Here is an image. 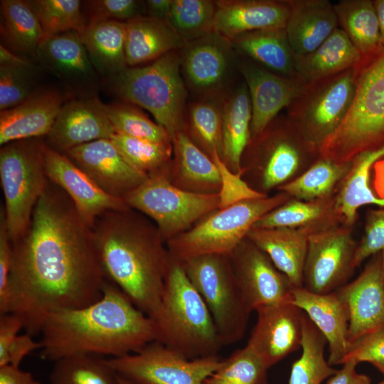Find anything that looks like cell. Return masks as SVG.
Listing matches in <instances>:
<instances>
[{"label": "cell", "instance_id": "cell-1", "mask_svg": "<svg viewBox=\"0 0 384 384\" xmlns=\"http://www.w3.org/2000/svg\"><path fill=\"white\" fill-rule=\"evenodd\" d=\"M106 280L92 229L49 181L27 230L12 242L11 313L27 334H38L48 314L99 300Z\"/></svg>", "mask_w": 384, "mask_h": 384}, {"label": "cell", "instance_id": "cell-2", "mask_svg": "<svg viewBox=\"0 0 384 384\" xmlns=\"http://www.w3.org/2000/svg\"><path fill=\"white\" fill-rule=\"evenodd\" d=\"M39 334L41 357L53 361L76 354L117 358L157 339L154 321L107 279L99 300L48 314Z\"/></svg>", "mask_w": 384, "mask_h": 384}, {"label": "cell", "instance_id": "cell-3", "mask_svg": "<svg viewBox=\"0 0 384 384\" xmlns=\"http://www.w3.org/2000/svg\"><path fill=\"white\" fill-rule=\"evenodd\" d=\"M91 229L106 279L152 319L171 260L157 228L130 208L105 213Z\"/></svg>", "mask_w": 384, "mask_h": 384}, {"label": "cell", "instance_id": "cell-4", "mask_svg": "<svg viewBox=\"0 0 384 384\" xmlns=\"http://www.w3.org/2000/svg\"><path fill=\"white\" fill-rule=\"evenodd\" d=\"M157 339L188 358L218 355L223 346L212 315L181 262L171 257L159 310Z\"/></svg>", "mask_w": 384, "mask_h": 384}, {"label": "cell", "instance_id": "cell-5", "mask_svg": "<svg viewBox=\"0 0 384 384\" xmlns=\"http://www.w3.org/2000/svg\"><path fill=\"white\" fill-rule=\"evenodd\" d=\"M102 88L122 101L140 106L155 118L173 140L186 130L187 88L181 70L180 50L136 67H127L102 80Z\"/></svg>", "mask_w": 384, "mask_h": 384}, {"label": "cell", "instance_id": "cell-6", "mask_svg": "<svg viewBox=\"0 0 384 384\" xmlns=\"http://www.w3.org/2000/svg\"><path fill=\"white\" fill-rule=\"evenodd\" d=\"M356 69L351 108L338 129L319 147L321 156L341 164L384 146V48L361 59Z\"/></svg>", "mask_w": 384, "mask_h": 384}, {"label": "cell", "instance_id": "cell-7", "mask_svg": "<svg viewBox=\"0 0 384 384\" xmlns=\"http://www.w3.org/2000/svg\"><path fill=\"white\" fill-rule=\"evenodd\" d=\"M45 149L44 138L17 140L1 146L3 207L11 242L27 230L49 181L45 169Z\"/></svg>", "mask_w": 384, "mask_h": 384}, {"label": "cell", "instance_id": "cell-8", "mask_svg": "<svg viewBox=\"0 0 384 384\" xmlns=\"http://www.w3.org/2000/svg\"><path fill=\"white\" fill-rule=\"evenodd\" d=\"M290 198L281 192L219 209L189 230L168 240L169 251L179 262L206 255H229L263 215Z\"/></svg>", "mask_w": 384, "mask_h": 384}, {"label": "cell", "instance_id": "cell-9", "mask_svg": "<svg viewBox=\"0 0 384 384\" xmlns=\"http://www.w3.org/2000/svg\"><path fill=\"white\" fill-rule=\"evenodd\" d=\"M180 262L206 304L223 346L238 342L252 311L240 292L229 256L206 255Z\"/></svg>", "mask_w": 384, "mask_h": 384}, {"label": "cell", "instance_id": "cell-10", "mask_svg": "<svg viewBox=\"0 0 384 384\" xmlns=\"http://www.w3.org/2000/svg\"><path fill=\"white\" fill-rule=\"evenodd\" d=\"M166 169L149 175L124 201L152 219L164 240H169L197 220L219 208L218 193L186 191L174 186Z\"/></svg>", "mask_w": 384, "mask_h": 384}, {"label": "cell", "instance_id": "cell-11", "mask_svg": "<svg viewBox=\"0 0 384 384\" xmlns=\"http://www.w3.org/2000/svg\"><path fill=\"white\" fill-rule=\"evenodd\" d=\"M356 69L306 85L286 108L287 117L310 143L320 146L341 126L352 105Z\"/></svg>", "mask_w": 384, "mask_h": 384}, {"label": "cell", "instance_id": "cell-12", "mask_svg": "<svg viewBox=\"0 0 384 384\" xmlns=\"http://www.w3.org/2000/svg\"><path fill=\"white\" fill-rule=\"evenodd\" d=\"M245 154L260 170L265 190L289 182L320 157L319 148L302 135L287 115H278L251 139Z\"/></svg>", "mask_w": 384, "mask_h": 384}, {"label": "cell", "instance_id": "cell-13", "mask_svg": "<svg viewBox=\"0 0 384 384\" xmlns=\"http://www.w3.org/2000/svg\"><path fill=\"white\" fill-rule=\"evenodd\" d=\"M221 361L218 355L188 358L156 341L135 353L107 358L119 375L139 384H203Z\"/></svg>", "mask_w": 384, "mask_h": 384}, {"label": "cell", "instance_id": "cell-14", "mask_svg": "<svg viewBox=\"0 0 384 384\" xmlns=\"http://www.w3.org/2000/svg\"><path fill=\"white\" fill-rule=\"evenodd\" d=\"M349 226L337 224L311 232L305 260L303 287L329 294L343 287L355 267L356 248Z\"/></svg>", "mask_w": 384, "mask_h": 384}, {"label": "cell", "instance_id": "cell-15", "mask_svg": "<svg viewBox=\"0 0 384 384\" xmlns=\"http://www.w3.org/2000/svg\"><path fill=\"white\" fill-rule=\"evenodd\" d=\"M36 63L54 75L71 98L98 96L102 89V79L77 31L45 38L37 50Z\"/></svg>", "mask_w": 384, "mask_h": 384}, {"label": "cell", "instance_id": "cell-16", "mask_svg": "<svg viewBox=\"0 0 384 384\" xmlns=\"http://www.w3.org/2000/svg\"><path fill=\"white\" fill-rule=\"evenodd\" d=\"M181 70L186 85L200 97L225 95L239 55L230 41L213 31L186 43L180 50Z\"/></svg>", "mask_w": 384, "mask_h": 384}, {"label": "cell", "instance_id": "cell-17", "mask_svg": "<svg viewBox=\"0 0 384 384\" xmlns=\"http://www.w3.org/2000/svg\"><path fill=\"white\" fill-rule=\"evenodd\" d=\"M228 256L240 292L252 311L292 301L294 287L267 255L249 240H243Z\"/></svg>", "mask_w": 384, "mask_h": 384}, {"label": "cell", "instance_id": "cell-18", "mask_svg": "<svg viewBox=\"0 0 384 384\" xmlns=\"http://www.w3.org/2000/svg\"><path fill=\"white\" fill-rule=\"evenodd\" d=\"M255 311L257 321L246 346L269 369L301 347L304 312L292 301Z\"/></svg>", "mask_w": 384, "mask_h": 384}, {"label": "cell", "instance_id": "cell-19", "mask_svg": "<svg viewBox=\"0 0 384 384\" xmlns=\"http://www.w3.org/2000/svg\"><path fill=\"white\" fill-rule=\"evenodd\" d=\"M64 154L105 193L123 200L149 177L127 160L111 139L82 144Z\"/></svg>", "mask_w": 384, "mask_h": 384}, {"label": "cell", "instance_id": "cell-20", "mask_svg": "<svg viewBox=\"0 0 384 384\" xmlns=\"http://www.w3.org/2000/svg\"><path fill=\"white\" fill-rule=\"evenodd\" d=\"M45 169L48 180L66 193L82 220L90 228L105 213L130 208L124 200L101 189L65 154L46 144Z\"/></svg>", "mask_w": 384, "mask_h": 384}, {"label": "cell", "instance_id": "cell-21", "mask_svg": "<svg viewBox=\"0 0 384 384\" xmlns=\"http://www.w3.org/2000/svg\"><path fill=\"white\" fill-rule=\"evenodd\" d=\"M239 55L238 72L245 82L252 107L251 139L259 136L304 87L297 80L274 73Z\"/></svg>", "mask_w": 384, "mask_h": 384}, {"label": "cell", "instance_id": "cell-22", "mask_svg": "<svg viewBox=\"0 0 384 384\" xmlns=\"http://www.w3.org/2000/svg\"><path fill=\"white\" fill-rule=\"evenodd\" d=\"M114 134L106 104L98 96L78 97L63 104L44 140L48 147L64 154L82 144L111 139Z\"/></svg>", "mask_w": 384, "mask_h": 384}, {"label": "cell", "instance_id": "cell-23", "mask_svg": "<svg viewBox=\"0 0 384 384\" xmlns=\"http://www.w3.org/2000/svg\"><path fill=\"white\" fill-rule=\"evenodd\" d=\"M336 292L348 311L351 343L384 327V272L380 255L357 278Z\"/></svg>", "mask_w": 384, "mask_h": 384}, {"label": "cell", "instance_id": "cell-24", "mask_svg": "<svg viewBox=\"0 0 384 384\" xmlns=\"http://www.w3.org/2000/svg\"><path fill=\"white\" fill-rule=\"evenodd\" d=\"M70 98L60 85H45L18 105L1 111V146L17 140L45 138Z\"/></svg>", "mask_w": 384, "mask_h": 384}, {"label": "cell", "instance_id": "cell-25", "mask_svg": "<svg viewBox=\"0 0 384 384\" xmlns=\"http://www.w3.org/2000/svg\"><path fill=\"white\" fill-rule=\"evenodd\" d=\"M292 302L306 314L326 338L329 364L343 365L351 348L348 314L337 292L321 294L304 287H294Z\"/></svg>", "mask_w": 384, "mask_h": 384}, {"label": "cell", "instance_id": "cell-26", "mask_svg": "<svg viewBox=\"0 0 384 384\" xmlns=\"http://www.w3.org/2000/svg\"><path fill=\"white\" fill-rule=\"evenodd\" d=\"M214 31L228 41L249 31L285 28L289 0L215 1Z\"/></svg>", "mask_w": 384, "mask_h": 384}, {"label": "cell", "instance_id": "cell-27", "mask_svg": "<svg viewBox=\"0 0 384 384\" xmlns=\"http://www.w3.org/2000/svg\"><path fill=\"white\" fill-rule=\"evenodd\" d=\"M290 11L285 26L296 55L316 49L337 28L334 5L328 0H289Z\"/></svg>", "mask_w": 384, "mask_h": 384}, {"label": "cell", "instance_id": "cell-28", "mask_svg": "<svg viewBox=\"0 0 384 384\" xmlns=\"http://www.w3.org/2000/svg\"><path fill=\"white\" fill-rule=\"evenodd\" d=\"M309 234L302 229L252 228L247 238L267 255L294 287H303Z\"/></svg>", "mask_w": 384, "mask_h": 384}, {"label": "cell", "instance_id": "cell-29", "mask_svg": "<svg viewBox=\"0 0 384 384\" xmlns=\"http://www.w3.org/2000/svg\"><path fill=\"white\" fill-rule=\"evenodd\" d=\"M361 61V54L338 27L312 52L296 55L295 79L309 85L356 68Z\"/></svg>", "mask_w": 384, "mask_h": 384}, {"label": "cell", "instance_id": "cell-30", "mask_svg": "<svg viewBox=\"0 0 384 384\" xmlns=\"http://www.w3.org/2000/svg\"><path fill=\"white\" fill-rule=\"evenodd\" d=\"M125 26L128 67L147 64L168 53L181 50L186 44L167 22L147 15L128 21Z\"/></svg>", "mask_w": 384, "mask_h": 384}, {"label": "cell", "instance_id": "cell-31", "mask_svg": "<svg viewBox=\"0 0 384 384\" xmlns=\"http://www.w3.org/2000/svg\"><path fill=\"white\" fill-rule=\"evenodd\" d=\"M235 51L278 75L295 79L294 54L284 28L259 29L230 41Z\"/></svg>", "mask_w": 384, "mask_h": 384}, {"label": "cell", "instance_id": "cell-32", "mask_svg": "<svg viewBox=\"0 0 384 384\" xmlns=\"http://www.w3.org/2000/svg\"><path fill=\"white\" fill-rule=\"evenodd\" d=\"M252 107L247 85L241 82L223 102L222 160L234 173H242L243 154L251 140Z\"/></svg>", "mask_w": 384, "mask_h": 384}, {"label": "cell", "instance_id": "cell-33", "mask_svg": "<svg viewBox=\"0 0 384 384\" xmlns=\"http://www.w3.org/2000/svg\"><path fill=\"white\" fill-rule=\"evenodd\" d=\"M383 156L384 146L363 152L352 159L334 196L336 210L343 225L351 227L363 206L374 204L384 208V198L374 194L370 186L371 168Z\"/></svg>", "mask_w": 384, "mask_h": 384}, {"label": "cell", "instance_id": "cell-34", "mask_svg": "<svg viewBox=\"0 0 384 384\" xmlns=\"http://www.w3.org/2000/svg\"><path fill=\"white\" fill-rule=\"evenodd\" d=\"M0 44L33 63L45 38L40 22L27 0L0 1Z\"/></svg>", "mask_w": 384, "mask_h": 384}, {"label": "cell", "instance_id": "cell-35", "mask_svg": "<svg viewBox=\"0 0 384 384\" xmlns=\"http://www.w3.org/2000/svg\"><path fill=\"white\" fill-rule=\"evenodd\" d=\"M80 35L102 80L128 67L125 23L106 21L90 23Z\"/></svg>", "mask_w": 384, "mask_h": 384}, {"label": "cell", "instance_id": "cell-36", "mask_svg": "<svg viewBox=\"0 0 384 384\" xmlns=\"http://www.w3.org/2000/svg\"><path fill=\"white\" fill-rule=\"evenodd\" d=\"M338 220L341 222L335 208L334 196L312 201L291 198L263 215L253 228L302 229L310 233L337 224Z\"/></svg>", "mask_w": 384, "mask_h": 384}, {"label": "cell", "instance_id": "cell-37", "mask_svg": "<svg viewBox=\"0 0 384 384\" xmlns=\"http://www.w3.org/2000/svg\"><path fill=\"white\" fill-rule=\"evenodd\" d=\"M338 27L361 55L370 58L383 48L377 13L370 0H341L334 4Z\"/></svg>", "mask_w": 384, "mask_h": 384}, {"label": "cell", "instance_id": "cell-38", "mask_svg": "<svg viewBox=\"0 0 384 384\" xmlns=\"http://www.w3.org/2000/svg\"><path fill=\"white\" fill-rule=\"evenodd\" d=\"M351 161L338 163L330 159L321 156L299 176L279 187L291 198L312 201L333 196L337 186H339L348 173Z\"/></svg>", "mask_w": 384, "mask_h": 384}, {"label": "cell", "instance_id": "cell-39", "mask_svg": "<svg viewBox=\"0 0 384 384\" xmlns=\"http://www.w3.org/2000/svg\"><path fill=\"white\" fill-rule=\"evenodd\" d=\"M225 95L200 97L191 102L188 107L187 134L210 157L214 154L222 157V114Z\"/></svg>", "mask_w": 384, "mask_h": 384}, {"label": "cell", "instance_id": "cell-40", "mask_svg": "<svg viewBox=\"0 0 384 384\" xmlns=\"http://www.w3.org/2000/svg\"><path fill=\"white\" fill-rule=\"evenodd\" d=\"M326 344L324 336L304 313L302 355L292 366L289 384H321L336 373L325 358Z\"/></svg>", "mask_w": 384, "mask_h": 384}, {"label": "cell", "instance_id": "cell-41", "mask_svg": "<svg viewBox=\"0 0 384 384\" xmlns=\"http://www.w3.org/2000/svg\"><path fill=\"white\" fill-rule=\"evenodd\" d=\"M54 362L50 384H119V375L107 358L76 354Z\"/></svg>", "mask_w": 384, "mask_h": 384}, {"label": "cell", "instance_id": "cell-42", "mask_svg": "<svg viewBox=\"0 0 384 384\" xmlns=\"http://www.w3.org/2000/svg\"><path fill=\"white\" fill-rule=\"evenodd\" d=\"M181 177L188 183L203 189L219 188L220 176L213 159L198 146L186 130L172 140Z\"/></svg>", "mask_w": 384, "mask_h": 384}, {"label": "cell", "instance_id": "cell-43", "mask_svg": "<svg viewBox=\"0 0 384 384\" xmlns=\"http://www.w3.org/2000/svg\"><path fill=\"white\" fill-rule=\"evenodd\" d=\"M215 1L172 0L167 23L186 43L214 31Z\"/></svg>", "mask_w": 384, "mask_h": 384}, {"label": "cell", "instance_id": "cell-44", "mask_svg": "<svg viewBox=\"0 0 384 384\" xmlns=\"http://www.w3.org/2000/svg\"><path fill=\"white\" fill-rule=\"evenodd\" d=\"M45 38L66 31L81 33L87 26L80 0H27Z\"/></svg>", "mask_w": 384, "mask_h": 384}, {"label": "cell", "instance_id": "cell-45", "mask_svg": "<svg viewBox=\"0 0 384 384\" xmlns=\"http://www.w3.org/2000/svg\"><path fill=\"white\" fill-rule=\"evenodd\" d=\"M108 118L115 133L159 143H172L167 131L143 112L124 101L106 104Z\"/></svg>", "mask_w": 384, "mask_h": 384}, {"label": "cell", "instance_id": "cell-46", "mask_svg": "<svg viewBox=\"0 0 384 384\" xmlns=\"http://www.w3.org/2000/svg\"><path fill=\"white\" fill-rule=\"evenodd\" d=\"M43 71L36 63L0 66V110L16 107L43 85Z\"/></svg>", "mask_w": 384, "mask_h": 384}, {"label": "cell", "instance_id": "cell-47", "mask_svg": "<svg viewBox=\"0 0 384 384\" xmlns=\"http://www.w3.org/2000/svg\"><path fill=\"white\" fill-rule=\"evenodd\" d=\"M267 368L247 346L225 359L203 384H267Z\"/></svg>", "mask_w": 384, "mask_h": 384}, {"label": "cell", "instance_id": "cell-48", "mask_svg": "<svg viewBox=\"0 0 384 384\" xmlns=\"http://www.w3.org/2000/svg\"><path fill=\"white\" fill-rule=\"evenodd\" d=\"M111 140L127 160L148 176L166 168L171 143H159L115 133Z\"/></svg>", "mask_w": 384, "mask_h": 384}, {"label": "cell", "instance_id": "cell-49", "mask_svg": "<svg viewBox=\"0 0 384 384\" xmlns=\"http://www.w3.org/2000/svg\"><path fill=\"white\" fill-rule=\"evenodd\" d=\"M82 9L87 26L90 23L106 21L126 23L137 16L146 15L145 1H82Z\"/></svg>", "mask_w": 384, "mask_h": 384}, {"label": "cell", "instance_id": "cell-50", "mask_svg": "<svg viewBox=\"0 0 384 384\" xmlns=\"http://www.w3.org/2000/svg\"><path fill=\"white\" fill-rule=\"evenodd\" d=\"M210 158L216 164L220 176V186L218 192L220 200L219 209L243 201L267 196L265 193L248 186L242 179L240 174L242 173L233 172L218 154H214Z\"/></svg>", "mask_w": 384, "mask_h": 384}, {"label": "cell", "instance_id": "cell-51", "mask_svg": "<svg viewBox=\"0 0 384 384\" xmlns=\"http://www.w3.org/2000/svg\"><path fill=\"white\" fill-rule=\"evenodd\" d=\"M384 250V208L370 211L367 216L364 234L356 245L353 266L357 267L369 256Z\"/></svg>", "mask_w": 384, "mask_h": 384}, {"label": "cell", "instance_id": "cell-52", "mask_svg": "<svg viewBox=\"0 0 384 384\" xmlns=\"http://www.w3.org/2000/svg\"><path fill=\"white\" fill-rule=\"evenodd\" d=\"M12 242L9 238L4 209L0 208V314L11 313L10 275Z\"/></svg>", "mask_w": 384, "mask_h": 384}, {"label": "cell", "instance_id": "cell-53", "mask_svg": "<svg viewBox=\"0 0 384 384\" xmlns=\"http://www.w3.org/2000/svg\"><path fill=\"white\" fill-rule=\"evenodd\" d=\"M347 361H354L357 364L384 361V327L352 342L343 363Z\"/></svg>", "mask_w": 384, "mask_h": 384}, {"label": "cell", "instance_id": "cell-54", "mask_svg": "<svg viewBox=\"0 0 384 384\" xmlns=\"http://www.w3.org/2000/svg\"><path fill=\"white\" fill-rule=\"evenodd\" d=\"M23 328L20 317L14 313L0 316V366L6 364V353L9 346L18 331Z\"/></svg>", "mask_w": 384, "mask_h": 384}, {"label": "cell", "instance_id": "cell-55", "mask_svg": "<svg viewBox=\"0 0 384 384\" xmlns=\"http://www.w3.org/2000/svg\"><path fill=\"white\" fill-rule=\"evenodd\" d=\"M33 336L26 334H18L10 343L6 353V364L20 367L25 356L36 349L41 348L40 341H35Z\"/></svg>", "mask_w": 384, "mask_h": 384}, {"label": "cell", "instance_id": "cell-56", "mask_svg": "<svg viewBox=\"0 0 384 384\" xmlns=\"http://www.w3.org/2000/svg\"><path fill=\"white\" fill-rule=\"evenodd\" d=\"M358 364L354 361H347L340 370L331 376L327 384H371L370 378L356 370Z\"/></svg>", "mask_w": 384, "mask_h": 384}, {"label": "cell", "instance_id": "cell-57", "mask_svg": "<svg viewBox=\"0 0 384 384\" xmlns=\"http://www.w3.org/2000/svg\"><path fill=\"white\" fill-rule=\"evenodd\" d=\"M0 384H40L31 373L11 364L0 366Z\"/></svg>", "mask_w": 384, "mask_h": 384}, {"label": "cell", "instance_id": "cell-58", "mask_svg": "<svg viewBox=\"0 0 384 384\" xmlns=\"http://www.w3.org/2000/svg\"><path fill=\"white\" fill-rule=\"evenodd\" d=\"M172 0L145 1L146 15L160 21H167Z\"/></svg>", "mask_w": 384, "mask_h": 384}, {"label": "cell", "instance_id": "cell-59", "mask_svg": "<svg viewBox=\"0 0 384 384\" xmlns=\"http://www.w3.org/2000/svg\"><path fill=\"white\" fill-rule=\"evenodd\" d=\"M29 61L30 60L15 54L0 44V66L21 65Z\"/></svg>", "mask_w": 384, "mask_h": 384}, {"label": "cell", "instance_id": "cell-60", "mask_svg": "<svg viewBox=\"0 0 384 384\" xmlns=\"http://www.w3.org/2000/svg\"><path fill=\"white\" fill-rule=\"evenodd\" d=\"M373 1L379 21L381 44L383 48H384V0H375Z\"/></svg>", "mask_w": 384, "mask_h": 384}, {"label": "cell", "instance_id": "cell-61", "mask_svg": "<svg viewBox=\"0 0 384 384\" xmlns=\"http://www.w3.org/2000/svg\"><path fill=\"white\" fill-rule=\"evenodd\" d=\"M119 384H139V383L119 375Z\"/></svg>", "mask_w": 384, "mask_h": 384}, {"label": "cell", "instance_id": "cell-62", "mask_svg": "<svg viewBox=\"0 0 384 384\" xmlns=\"http://www.w3.org/2000/svg\"><path fill=\"white\" fill-rule=\"evenodd\" d=\"M384 375V361L372 363Z\"/></svg>", "mask_w": 384, "mask_h": 384}, {"label": "cell", "instance_id": "cell-63", "mask_svg": "<svg viewBox=\"0 0 384 384\" xmlns=\"http://www.w3.org/2000/svg\"><path fill=\"white\" fill-rule=\"evenodd\" d=\"M381 261H382V266L384 272V250L381 251Z\"/></svg>", "mask_w": 384, "mask_h": 384}, {"label": "cell", "instance_id": "cell-64", "mask_svg": "<svg viewBox=\"0 0 384 384\" xmlns=\"http://www.w3.org/2000/svg\"><path fill=\"white\" fill-rule=\"evenodd\" d=\"M378 384H384V380L380 383H378Z\"/></svg>", "mask_w": 384, "mask_h": 384}]
</instances>
